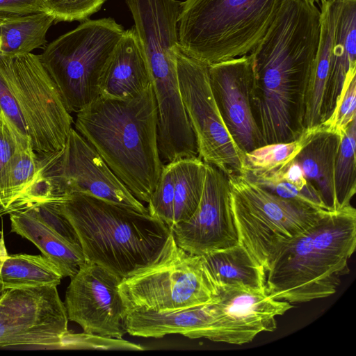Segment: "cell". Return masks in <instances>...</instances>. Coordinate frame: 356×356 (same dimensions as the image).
I'll return each instance as SVG.
<instances>
[{"label": "cell", "instance_id": "obj_31", "mask_svg": "<svg viewBox=\"0 0 356 356\" xmlns=\"http://www.w3.org/2000/svg\"><path fill=\"white\" fill-rule=\"evenodd\" d=\"M175 170L174 161L165 163L148 203L149 214L165 223L173 224Z\"/></svg>", "mask_w": 356, "mask_h": 356}, {"label": "cell", "instance_id": "obj_17", "mask_svg": "<svg viewBox=\"0 0 356 356\" xmlns=\"http://www.w3.org/2000/svg\"><path fill=\"white\" fill-rule=\"evenodd\" d=\"M151 84L149 71L134 27L124 30L102 73L99 96L126 99Z\"/></svg>", "mask_w": 356, "mask_h": 356}, {"label": "cell", "instance_id": "obj_25", "mask_svg": "<svg viewBox=\"0 0 356 356\" xmlns=\"http://www.w3.org/2000/svg\"><path fill=\"white\" fill-rule=\"evenodd\" d=\"M63 276L44 255L6 254L0 267V293L29 286L60 284Z\"/></svg>", "mask_w": 356, "mask_h": 356}, {"label": "cell", "instance_id": "obj_10", "mask_svg": "<svg viewBox=\"0 0 356 356\" xmlns=\"http://www.w3.org/2000/svg\"><path fill=\"white\" fill-rule=\"evenodd\" d=\"M177 70L199 158L227 177L242 175L245 154L235 143L220 115L210 87L208 65L186 56L179 49Z\"/></svg>", "mask_w": 356, "mask_h": 356}, {"label": "cell", "instance_id": "obj_19", "mask_svg": "<svg viewBox=\"0 0 356 356\" xmlns=\"http://www.w3.org/2000/svg\"><path fill=\"white\" fill-rule=\"evenodd\" d=\"M210 303L165 313L129 312L126 318L127 332L145 338L175 334L191 339H207L213 322Z\"/></svg>", "mask_w": 356, "mask_h": 356}, {"label": "cell", "instance_id": "obj_24", "mask_svg": "<svg viewBox=\"0 0 356 356\" xmlns=\"http://www.w3.org/2000/svg\"><path fill=\"white\" fill-rule=\"evenodd\" d=\"M54 22L47 12L0 18V56L14 57L44 46Z\"/></svg>", "mask_w": 356, "mask_h": 356}, {"label": "cell", "instance_id": "obj_39", "mask_svg": "<svg viewBox=\"0 0 356 356\" xmlns=\"http://www.w3.org/2000/svg\"><path fill=\"white\" fill-rule=\"evenodd\" d=\"M305 1H306L307 3H310V4H314V5H318L319 7L321 6V5L322 3H323L326 0H304Z\"/></svg>", "mask_w": 356, "mask_h": 356}, {"label": "cell", "instance_id": "obj_3", "mask_svg": "<svg viewBox=\"0 0 356 356\" xmlns=\"http://www.w3.org/2000/svg\"><path fill=\"white\" fill-rule=\"evenodd\" d=\"M355 247V209L350 205L326 212L272 252L265 269L266 292L290 303L335 293L341 277L349 273Z\"/></svg>", "mask_w": 356, "mask_h": 356}, {"label": "cell", "instance_id": "obj_7", "mask_svg": "<svg viewBox=\"0 0 356 356\" xmlns=\"http://www.w3.org/2000/svg\"><path fill=\"white\" fill-rule=\"evenodd\" d=\"M119 291L127 313H165L213 301L217 289L201 255L181 248L172 232L158 256L124 277Z\"/></svg>", "mask_w": 356, "mask_h": 356}, {"label": "cell", "instance_id": "obj_21", "mask_svg": "<svg viewBox=\"0 0 356 356\" xmlns=\"http://www.w3.org/2000/svg\"><path fill=\"white\" fill-rule=\"evenodd\" d=\"M340 140L339 136L327 131L323 127L294 159L330 211H338L334 186V168Z\"/></svg>", "mask_w": 356, "mask_h": 356}, {"label": "cell", "instance_id": "obj_35", "mask_svg": "<svg viewBox=\"0 0 356 356\" xmlns=\"http://www.w3.org/2000/svg\"><path fill=\"white\" fill-rule=\"evenodd\" d=\"M63 348H92L103 350H143L145 348L122 339H115L88 334H72L70 332L63 339Z\"/></svg>", "mask_w": 356, "mask_h": 356}, {"label": "cell", "instance_id": "obj_13", "mask_svg": "<svg viewBox=\"0 0 356 356\" xmlns=\"http://www.w3.org/2000/svg\"><path fill=\"white\" fill-rule=\"evenodd\" d=\"M70 278L64 302L68 320L86 333L122 339L127 333V309L119 291L122 278L89 261Z\"/></svg>", "mask_w": 356, "mask_h": 356}, {"label": "cell", "instance_id": "obj_20", "mask_svg": "<svg viewBox=\"0 0 356 356\" xmlns=\"http://www.w3.org/2000/svg\"><path fill=\"white\" fill-rule=\"evenodd\" d=\"M11 232L31 241L58 270L72 277L86 261L80 245L70 243L26 210L10 213Z\"/></svg>", "mask_w": 356, "mask_h": 356}, {"label": "cell", "instance_id": "obj_14", "mask_svg": "<svg viewBox=\"0 0 356 356\" xmlns=\"http://www.w3.org/2000/svg\"><path fill=\"white\" fill-rule=\"evenodd\" d=\"M210 305L213 322L207 339L236 345L252 341L260 332L274 331L276 317L293 307L270 296L266 288L243 284L217 287Z\"/></svg>", "mask_w": 356, "mask_h": 356}, {"label": "cell", "instance_id": "obj_27", "mask_svg": "<svg viewBox=\"0 0 356 356\" xmlns=\"http://www.w3.org/2000/svg\"><path fill=\"white\" fill-rule=\"evenodd\" d=\"M243 176L277 196L302 201L328 210L324 205L318 191L306 179L295 159L282 169L272 173L257 176Z\"/></svg>", "mask_w": 356, "mask_h": 356}, {"label": "cell", "instance_id": "obj_22", "mask_svg": "<svg viewBox=\"0 0 356 356\" xmlns=\"http://www.w3.org/2000/svg\"><path fill=\"white\" fill-rule=\"evenodd\" d=\"M337 1L326 0L319 7V42L307 90L304 120L305 129L321 124V111L330 71Z\"/></svg>", "mask_w": 356, "mask_h": 356}, {"label": "cell", "instance_id": "obj_11", "mask_svg": "<svg viewBox=\"0 0 356 356\" xmlns=\"http://www.w3.org/2000/svg\"><path fill=\"white\" fill-rule=\"evenodd\" d=\"M68 321L57 286L0 293V348H63Z\"/></svg>", "mask_w": 356, "mask_h": 356}, {"label": "cell", "instance_id": "obj_2", "mask_svg": "<svg viewBox=\"0 0 356 356\" xmlns=\"http://www.w3.org/2000/svg\"><path fill=\"white\" fill-rule=\"evenodd\" d=\"M75 129L141 202L147 203L163 163L151 84L131 98L99 96L76 113Z\"/></svg>", "mask_w": 356, "mask_h": 356}, {"label": "cell", "instance_id": "obj_1", "mask_svg": "<svg viewBox=\"0 0 356 356\" xmlns=\"http://www.w3.org/2000/svg\"><path fill=\"white\" fill-rule=\"evenodd\" d=\"M321 11L304 0H281L266 33L249 54L250 106L263 145L305 131L307 90L317 52Z\"/></svg>", "mask_w": 356, "mask_h": 356}, {"label": "cell", "instance_id": "obj_8", "mask_svg": "<svg viewBox=\"0 0 356 356\" xmlns=\"http://www.w3.org/2000/svg\"><path fill=\"white\" fill-rule=\"evenodd\" d=\"M124 31L111 17L86 19L39 55L69 113H78L99 96L102 73Z\"/></svg>", "mask_w": 356, "mask_h": 356}, {"label": "cell", "instance_id": "obj_15", "mask_svg": "<svg viewBox=\"0 0 356 356\" xmlns=\"http://www.w3.org/2000/svg\"><path fill=\"white\" fill-rule=\"evenodd\" d=\"M170 230L176 243L195 255L238 244L228 177L206 163L203 192L196 210Z\"/></svg>", "mask_w": 356, "mask_h": 356}, {"label": "cell", "instance_id": "obj_6", "mask_svg": "<svg viewBox=\"0 0 356 356\" xmlns=\"http://www.w3.org/2000/svg\"><path fill=\"white\" fill-rule=\"evenodd\" d=\"M281 0H186L177 19L180 50L207 65L249 54Z\"/></svg>", "mask_w": 356, "mask_h": 356}, {"label": "cell", "instance_id": "obj_5", "mask_svg": "<svg viewBox=\"0 0 356 356\" xmlns=\"http://www.w3.org/2000/svg\"><path fill=\"white\" fill-rule=\"evenodd\" d=\"M0 118L38 154L64 147L73 118L39 55L0 56Z\"/></svg>", "mask_w": 356, "mask_h": 356}, {"label": "cell", "instance_id": "obj_26", "mask_svg": "<svg viewBox=\"0 0 356 356\" xmlns=\"http://www.w3.org/2000/svg\"><path fill=\"white\" fill-rule=\"evenodd\" d=\"M174 163L172 226L186 220L193 214L201 200L206 176V163L199 157L179 159Z\"/></svg>", "mask_w": 356, "mask_h": 356}, {"label": "cell", "instance_id": "obj_37", "mask_svg": "<svg viewBox=\"0 0 356 356\" xmlns=\"http://www.w3.org/2000/svg\"><path fill=\"white\" fill-rule=\"evenodd\" d=\"M46 12L44 0H0V18Z\"/></svg>", "mask_w": 356, "mask_h": 356}, {"label": "cell", "instance_id": "obj_16", "mask_svg": "<svg viewBox=\"0 0 356 356\" xmlns=\"http://www.w3.org/2000/svg\"><path fill=\"white\" fill-rule=\"evenodd\" d=\"M208 73L216 104L238 148L246 154L263 146L250 106L249 54L210 65Z\"/></svg>", "mask_w": 356, "mask_h": 356}, {"label": "cell", "instance_id": "obj_23", "mask_svg": "<svg viewBox=\"0 0 356 356\" xmlns=\"http://www.w3.org/2000/svg\"><path fill=\"white\" fill-rule=\"evenodd\" d=\"M215 286L243 284L257 289L265 286V271L240 243L201 255Z\"/></svg>", "mask_w": 356, "mask_h": 356}, {"label": "cell", "instance_id": "obj_28", "mask_svg": "<svg viewBox=\"0 0 356 356\" xmlns=\"http://www.w3.org/2000/svg\"><path fill=\"white\" fill-rule=\"evenodd\" d=\"M322 129L321 124L306 128L295 140L267 144L245 154L242 175H264L282 169L293 160L300 150Z\"/></svg>", "mask_w": 356, "mask_h": 356}, {"label": "cell", "instance_id": "obj_9", "mask_svg": "<svg viewBox=\"0 0 356 356\" xmlns=\"http://www.w3.org/2000/svg\"><path fill=\"white\" fill-rule=\"evenodd\" d=\"M239 243L264 270L274 250L330 211L277 196L243 175L228 177Z\"/></svg>", "mask_w": 356, "mask_h": 356}, {"label": "cell", "instance_id": "obj_4", "mask_svg": "<svg viewBox=\"0 0 356 356\" xmlns=\"http://www.w3.org/2000/svg\"><path fill=\"white\" fill-rule=\"evenodd\" d=\"M59 207L76 233L86 261L122 279L154 260L171 232L149 213L87 195H69Z\"/></svg>", "mask_w": 356, "mask_h": 356}, {"label": "cell", "instance_id": "obj_33", "mask_svg": "<svg viewBox=\"0 0 356 356\" xmlns=\"http://www.w3.org/2000/svg\"><path fill=\"white\" fill-rule=\"evenodd\" d=\"M106 0H44L55 22L83 21L97 13Z\"/></svg>", "mask_w": 356, "mask_h": 356}, {"label": "cell", "instance_id": "obj_32", "mask_svg": "<svg viewBox=\"0 0 356 356\" xmlns=\"http://www.w3.org/2000/svg\"><path fill=\"white\" fill-rule=\"evenodd\" d=\"M356 74L345 81L334 108L322 124L323 129L341 137L349 124L356 118Z\"/></svg>", "mask_w": 356, "mask_h": 356}, {"label": "cell", "instance_id": "obj_38", "mask_svg": "<svg viewBox=\"0 0 356 356\" xmlns=\"http://www.w3.org/2000/svg\"><path fill=\"white\" fill-rule=\"evenodd\" d=\"M3 238H3V232L1 231V237H0V267H1V263L3 261V259L4 256L6 255V254L7 253Z\"/></svg>", "mask_w": 356, "mask_h": 356}, {"label": "cell", "instance_id": "obj_12", "mask_svg": "<svg viewBox=\"0 0 356 356\" xmlns=\"http://www.w3.org/2000/svg\"><path fill=\"white\" fill-rule=\"evenodd\" d=\"M44 169L59 195L79 193L149 213L99 153L72 128L64 147L46 156Z\"/></svg>", "mask_w": 356, "mask_h": 356}, {"label": "cell", "instance_id": "obj_36", "mask_svg": "<svg viewBox=\"0 0 356 356\" xmlns=\"http://www.w3.org/2000/svg\"><path fill=\"white\" fill-rule=\"evenodd\" d=\"M30 143L17 136L0 118V178L17 152Z\"/></svg>", "mask_w": 356, "mask_h": 356}, {"label": "cell", "instance_id": "obj_34", "mask_svg": "<svg viewBox=\"0 0 356 356\" xmlns=\"http://www.w3.org/2000/svg\"><path fill=\"white\" fill-rule=\"evenodd\" d=\"M59 202H45L25 210L70 243L80 245L73 226L60 209Z\"/></svg>", "mask_w": 356, "mask_h": 356}, {"label": "cell", "instance_id": "obj_18", "mask_svg": "<svg viewBox=\"0 0 356 356\" xmlns=\"http://www.w3.org/2000/svg\"><path fill=\"white\" fill-rule=\"evenodd\" d=\"M356 74V0H337L329 75L321 124L332 113L346 79Z\"/></svg>", "mask_w": 356, "mask_h": 356}, {"label": "cell", "instance_id": "obj_30", "mask_svg": "<svg viewBox=\"0 0 356 356\" xmlns=\"http://www.w3.org/2000/svg\"><path fill=\"white\" fill-rule=\"evenodd\" d=\"M356 118L341 134L335 159L334 186L337 210L350 206L356 192Z\"/></svg>", "mask_w": 356, "mask_h": 356}, {"label": "cell", "instance_id": "obj_29", "mask_svg": "<svg viewBox=\"0 0 356 356\" xmlns=\"http://www.w3.org/2000/svg\"><path fill=\"white\" fill-rule=\"evenodd\" d=\"M43 165L42 154L31 145L20 148L0 178V217L10 204L38 177Z\"/></svg>", "mask_w": 356, "mask_h": 356}]
</instances>
